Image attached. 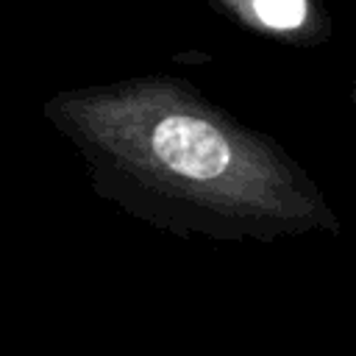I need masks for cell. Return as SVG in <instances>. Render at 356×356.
I'll return each mask as SVG.
<instances>
[{"label": "cell", "mask_w": 356, "mask_h": 356, "mask_svg": "<svg viewBox=\"0 0 356 356\" xmlns=\"http://www.w3.org/2000/svg\"><path fill=\"white\" fill-rule=\"evenodd\" d=\"M44 120L72 142L95 189L175 236L273 245L339 234L309 170L178 75H134L61 89Z\"/></svg>", "instance_id": "6da1fadb"}, {"label": "cell", "mask_w": 356, "mask_h": 356, "mask_svg": "<svg viewBox=\"0 0 356 356\" xmlns=\"http://www.w3.org/2000/svg\"><path fill=\"white\" fill-rule=\"evenodd\" d=\"M242 31L289 44L317 47L334 36V17L323 0H206Z\"/></svg>", "instance_id": "7a4b0ae2"}, {"label": "cell", "mask_w": 356, "mask_h": 356, "mask_svg": "<svg viewBox=\"0 0 356 356\" xmlns=\"http://www.w3.org/2000/svg\"><path fill=\"white\" fill-rule=\"evenodd\" d=\"M350 100L356 103V78H353V83H350Z\"/></svg>", "instance_id": "3957f363"}]
</instances>
